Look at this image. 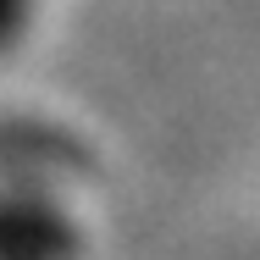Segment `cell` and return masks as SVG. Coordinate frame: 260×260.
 Listing matches in <instances>:
<instances>
[{
    "label": "cell",
    "mask_w": 260,
    "mask_h": 260,
    "mask_svg": "<svg viewBox=\"0 0 260 260\" xmlns=\"http://www.w3.org/2000/svg\"><path fill=\"white\" fill-rule=\"evenodd\" d=\"M78 233L39 194H0V260H72Z\"/></svg>",
    "instance_id": "obj_1"
},
{
    "label": "cell",
    "mask_w": 260,
    "mask_h": 260,
    "mask_svg": "<svg viewBox=\"0 0 260 260\" xmlns=\"http://www.w3.org/2000/svg\"><path fill=\"white\" fill-rule=\"evenodd\" d=\"M28 17H34V0H0V50L17 45V34L28 28Z\"/></svg>",
    "instance_id": "obj_2"
}]
</instances>
